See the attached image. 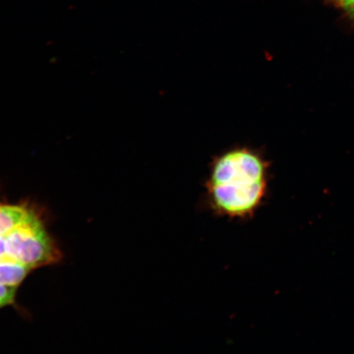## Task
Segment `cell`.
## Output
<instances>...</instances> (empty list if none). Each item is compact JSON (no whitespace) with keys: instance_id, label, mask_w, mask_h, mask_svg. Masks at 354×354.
I'll return each mask as SVG.
<instances>
[{"instance_id":"6da1fadb","label":"cell","mask_w":354,"mask_h":354,"mask_svg":"<svg viewBox=\"0 0 354 354\" xmlns=\"http://www.w3.org/2000/svg\"><path fill=\"white\" fill-rule=\"evenodd\" d=\"M269 174L262 151L245 145L225 150L210 163L205 185L207 205L223 218H253L267 198Z\"/></svg>"},{"instance_id":"7a4b0ae2","label":"cell","mask_w":354,"mask_h":354,"mask_svg":"<svg viewBox=\"0 0 354 354\" xmlns=\"http://www.w3.org/2000/svg\"><path fill=\"white\" fill-rule=\"evenodd\" d=\"M6 256L30 268L57 262L59 251L37 216L6 234Z\"/></svg>"},{"instance_id":"3957f363","label":"cell","mask_w":354,"mask_h":354,"mask_svg":"<svg viewBox=\"0 0 354 354\" xmlns=\"http://www.w3.org/2000/svg\"><path fill=\"white\" fill-rule=\"evenodd\" d=\"M34 218L32 212L24 207L0 205V234L6 236L12 230Z\"/></svg>"},{"instance_id":"277c9868","label":"cell","mask_w":354,"mask_h":354,"mask_svg":"<svg viewBox=\"0 0 354 354\" xmlns=\"http://www.w3.org/2000/svg\"><path fill=\"white\" fill-rule=\"evenodd\" d=\"M32 268L6 256L0 259V285L16 286Z\"/></svg>"},{"instance_id":"5b68a950","label":"cell","mask_w":354,"mask_h":354,"mask_svg":"<svg viewBox=\"0 0 354 354\" xmlns=\"http://www.w3.org/2000/svg\"><path fill=\"white\" fill-rule=\"evenodd\" d=\"M16 286L0 285V308L13 302L15 297Z\"/></svg>"},{"instance_id":"8992f818","label":"cell","mask_w":354,"mask_h":354,"mask_svg":"<svg viewBox=\"0 0 354 354\" xmlns=\"http://www.w3.org/2000/svg\"><path fill=\"white\" fill-rule=\"evenodd\" d=\"M343 10L352 17H354V0H339Z\"/></svg>"},{"instance_id":"52a82bcc","label":"cell","mask_w":354,"mask_h":354,"mask_svg":"<svg viewBox=\"0 0 354 354\" xmlns=\"http://www.w3.org/2000/svg\"><path fill=\"white\" fill-rule=\"evenodd\" d=\"M6 256V236L0 234V259Z\"/></svg>"}]
</instances>
